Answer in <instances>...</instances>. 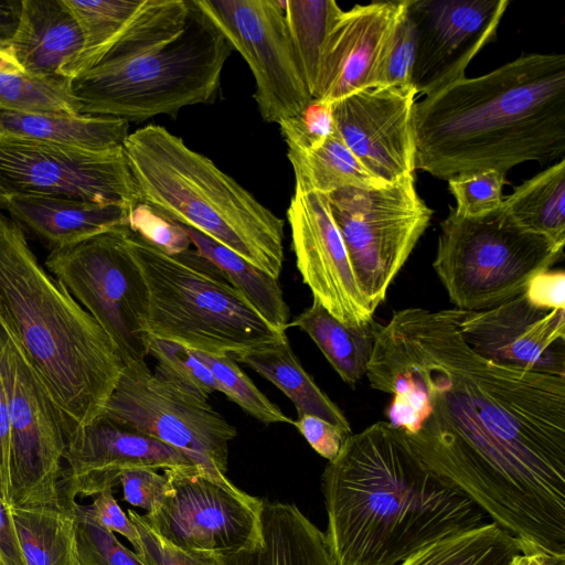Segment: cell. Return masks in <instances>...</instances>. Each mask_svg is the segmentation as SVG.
<instances>
[{
  "instance_id": "7bdbcfd3",
  "label": "cell",
  "mask_w": 565,
  "mask_h": 565,
  "mask_svg": "<svg viewBox=\"0 0 565 565\" xmlns=\"http://www.w3.org/2000/svg\"><path fill=\"white\" fill-rule=\"evenodd\" d=\"M128 227L168 254L190 248L191 241L180 224L143 203L131 210Z\"/></svg>"
},
{
  "instance_id": "74e56055",
  "label": "cell",
  "mask_w": 565,
  "mask_h": 565,
  "mask_svg": "<svg viewBox=\"0 0 565 565\" xmlns=\"http://www.w3.org/2000/svg\"><path fill=\"white\" fill-rule=\"evenodd\" d=\"M148 355L157 361L159 376L206 398L220 392L211 371L182 344L148 334Z\"/></svg>"
},
{
  "instance_id": "4dcf8cb0",
  "label": "cell",
  "mask_w": 565,
  "mask_h": 565,
  "mask_svg": "<svg viewBox=\"0 0 565 565\" xmlns=\"http://www.w3.org/2000/svg\"><path fill=\"white\" fill-rule=\"evenodd\" d=\"M502 206L527 231L565 244V160L535 174L503 198Z\"/></svg>"
},
{
  "instance_id": "bcb514c9",
  "label": "cell",
  "mask_w": 565,
  "mask_h": 565,
  "mask_svg": "<svg viewBox=\"0 0 565 565\" xmlns=\"http://www.w3.org/2000/svg\"><path fill=\"white\" fill-rule=\"evenodd\" d=\"M113 493L114 490L109 489L95 495L92 504H89V509L100 524L109 531L122 535L135 547L139 539L138 532L128 515L117 503Z\"/></svg>"
},
{
  "instance_id": "f546056e",
  "label": "cell",
  "mask_w": 565,
  "mask_h": 565,
  "mask_svg": "<svg viewBox=\"0 0 565 565\" xmlns=\"http://www.w3.org/2000/svg\"><path fill=\"white\" fill-rule=\"evenodd\" d=\"M296 188L328 195L343 188L379 189L387 185L371 173L334 132L319 147L288 150Z\"/></svg>"
},
{
  "instance_id": "816d5d0a",
  "label": "cell",
  "mask_w": 565,
  "mask_h": 565,
  "mask_svg": "<svg viewBox=\"0 0 565 565\" xmlns=\"http://www.w3.org/2000/svg\"><path fill=\"white\" fill-rule=\"evenodd\" d=\"M20 1L0 2V36L11 39L18 24Z\"/></svg>"
},
{
  "instance_id": "30bf717a",
  "label": "cell",
  "mask_w": 565,
  "mask_h": 565,
  "mask_svg": "<svg viewBox=\"0 0 565 565\" xmlns=\"http://www.w3.org/2000/svg\"><path fill=\"white\" fill-rule=\"evenodd\" d=\"M358 285L375 309L430 223L415 175L379 189L343 188L327 195Z\"/></svg>"
},
{
  "instance_id": "d590c367",
  "label": "cell",
  "mask_w": 565,
  "mask_h": 565,
  "mask_svg": "<svg viewBox=\"0 0 565 565\" xmlns=\"http://www.w3.org/2000/svg\"><path fill=\"white\" fill-rule=\"evenodd\" d=\"M211 371L220 392L265 425L292 424V419L266 397L228 354L193 351Z\"/></svg>"
},
{
  "instance_id": "3957f363",
  "label": "cell",
  "mask_w": 565,
  "mask_h": 565,
  "mask_svg": "<svg viewBox=\"0 0 565 565\" xmlns=\"http://www.w3.org/2000/svg\"><path fill=\"white\" fill-rule=\"evenodd\" d=\"M415 167L435 178L564 159L565 54L522 55L416 102Z\"/></svg>"
},
{
  "instance_id": "ba28073f",
  "label": "cell",
  "mask_w": 565,
  "mask_h": 565,
  "mask_svg": "<svg viewBox=\"0 0 565 565\" xmlns=\"http://www.w3.org/2000/svg\"><path fill=\"white\" fill-rule=\"evenodd\" d=\"M440 228L433 267L459 310H486L518 297L564 256V246L525 230L503 206L477 217L450 207Z\"/></svg>"
},
{
  "instance_id": "5b68a950",
  "label": "cell",
  "mask_w": 565,
  "mask_h": 565,
  "mask_svg": "<svg viewBox=\"0 0 565 565\" xmlns=\"http://www.w3.org/2000/svg\"><path fill=\"white\" fill-rule=\"evenodd\" d=\"M122 148L141 203L279 278L284 220L236 180L162 126L135 130Z\"/></svg>"
},
{
  "instance_id": "9f6ffc18",
  "label": "cell",
  "mask_w": 565,
  "mask_h": 565,
  "mask_svg": "<svg viewBox=\"0 0 565 565\" xmlns=\"http://www.w3.org/2000/svg\"><path fill=\"white\" fill-rule=\"evenodd\" d=\"M1 211V210H0Z\"/></svg>"
},
{
  "instance_id": "d6a6232c",
  "label": "cell",
  "mask_w": 565,
  "mask_h": 565,
  "mask_svg": "<svg viewBox=\"0 0 565 565\" xmlns=\"http://www.w3.org/2000/svg\"><path fill=\"white\" fill-rule=\"evenodd\" d=\"M75 17L84 39L82 51L65 72L72 79L96 65L146 0H63Z\"/></svg>"
},
{
  "instance_id": "cb8c5ba5",
  "label": "cell",
  "mask_w": 565,
  "mask_h": 565,
  "mask_svg": "<svg viewBox=\"0 0 565 565\" xmlns=\"http://www.w3.org/2000/svg\"><path fill=\"white\" fill-rule=\"evenodd\" d=\"M10 43L24 74L65 78L66 70L82 51L84 39L63 0H22Z\"/></svg>"
},
{
  "instance_id": "9c48e42d",
  "label": "cell",
  "mask_w": 565,
  "mask_h": 565,
  "mask_svg": "<svg viewBox=\"0 0 565 565\" xmlns=\"http://www.w3.org/2000/svg\"><path fill=\"white\" fill-rule=\"evenodd\" d=\"M102 416L175 448L218 484L235 487L226 471L236 428L209 398L151 372L146 361L124 364Z\"/></svg>"
},
{
  "instance_id": "ab89813d",
  "label": "cell",
  "mask_w": 565,
  "mask_h": 565,
  "mask_svg": "<svg viewBox=\"0 0 565 565\" xmlns=\"http://www.w3.org/2000/svg\"><path fill=\"white\" fill-rule=\"evenodd\" d=\"M415 51L416 33L406 6L380 61L373 87L413 86L412 72Z\"/></svg>"
},
{
  "instance_id": "f6af8a7d",
  "label": "cell",
  "mask_w": 565,
  "mask_h": 565,
  "mask_svg": "<svg viewBox=\"0 0 565 565\" xmlns=\"http://www.w3.org/2000/svg\"><path fill=\"white\" fill-rule=\"evenodd\" d=\"M305 437L311 448L321 457L333 460L348 435L338 426L313 415H302L292 424Z\"/></svg>"
},
{
  "instance_id": "f5cc1de1",
  "label": "cell",
  "mask_w": 565,
  "mask_h": 565,
  "mask_svg": "<svg viewBox=\"0 0 565 565\" xmlns=\"http://www.w3.org/2000/svg\"><path fill=\"white\" fill-rule=\"evenodd\" d=\"M0 72L22 73L23 68L15 58L10 39L0 36Z\"/></svg>"
},
{
  "instance_id": "484cf974",
  "label": "cell",
  "mask_w": 565,
  "mask_h": 565,
  "mask_svg": "<svg viewBox=\"0 0 565 565\" xmlns=\"http://www.w3.org/2000/svg\"><path fill=\"white\" fill-rule=\"evenodd\" d=\"M128 121L106 116H67L0 108V135L88 150L122 146Z\"/></svg>"
},
{
  "instance_id": "f35d334b",
  "label": "cell",
  "mask_w": 565,
  "mask_h": 565,
  "mask_svg": "<svg viewBox=\"0 0 565 565\" xmlns=\"http://www.w3.org/2000/svg\"><path fill=\"white\" fill-rule=\"evenodd\" d=\"M456 200L454 212L463 217L489 214L502 206L505 174L497 170L463 173L447 180Z\"/></svg>"
},
{
  "instance_id": "60d3db41",
  "label": "cell",
  "mask_w": 565,
  "mask_h": 565,
  "mask_svg": "<svg viewBox=\"0 0 565 565\" xmlns=\"http://www.w3.org/2000/svg\"><path fill=\"white\" fill-rule=\"evenodd\" d=\"M127 515L138 532L134 552L143 565H217L215 555L186 551L168 542L154 532L143 514L128 509Z\"/></svg>"
},
{
  "instance_id": "b9f144b4",
  "label": "cell",
  "mask_w": 565,
  "mask_h": 565,
  "mask_svg": "<svg viewBox=\"0 0 565 565\" xmlns=\"http://www.w3.org/2000/svg\"><path fill=\"white\" fill-rule=\"evenodd\" d=\"M278 125L288 150L315 149L335 130L331 104L313 98L300 114Z\"/></svg>"
},
{
  "instance_id": "f1b7e54d",
  "label": "cell",
  "mask_w": 565,
  "mask_h": 565,
  "mask_svg": "<svg viewBox=\"0 0 565 565\" xmlns=\"http://www.w3.org/2000/svg\"><path fill=\"white\" fill-rule=\"evenodd\" d=\"M73 507H9L26 565H75Z\"/></svg>"
},
{
  "instance_id": "7c38bea8",
  "label": "cell",
  "mask_w": 565,
  "mask_h": 565,
  "mask_svg": "<svg viewBox=\"0 0 565 565\" xmlns=\"http://www.w3.org/2000/svg\"><path fill=\"white\" fill-rule=\"evenodd\" d=\"M0 373L11 425L9 507H64L61 481L67 423L18 343L1 326Z\"/></svg>"
},
{
  "instance_id": "ac0fdd59",
  "label": "cell",
  "mask_w": 565,
  "mask_h": 565,
  "mask_svg": "<svg viewBox=\"0 0 565 565\" xmlns=\"http://www.w3.org/2000/svg\"><path fill=\"white\" fill-rule=\"evenodd\" d=\"M460 333L497 364L565 377V308H547L523 292L497 307L460 311Z\"/></svg>"
},
{
  "instance_id": "ee69618b",
  "label": "cell",
  "mask_w": 565,
  "mask_h": 565,
  "mask_svg": "<svg viewBox=\"0 0 565 565\" xmlns=\"http://www.w3.org/2000/svg\"><path fill=\"white\" fill-rule=\"evenodd\" d=\"M119 484L126 502L150 513L162 500L168 479L152 468H130L120 473Z\"/></svg>"
},
{
  "instance_id": "d4e9b609",
  "label": "cell",
  "mask_w": 565,
  "mask_h": 565,
  "mask_svg": "<svg viewBox=\"0 0 565 565\" xmlns=\"http://www.w3.org/2000/svg\"><path fill=\"white\" fill-rule=\"evenodd\" d=\"M278 387L294 404L297 417L313 415L352 434L339 406L317 385L292 351L287 333L276 341L232 355Z\"/></svg>"
},
{
  "instance_id": "d6986e66",
  "label": "cell",
  "mask_w": 565,
  "mask_h": 565,
  "mask_svg": "<svg viewBox=\"0 0 565 565\" xmlns=\"http://www.w3.org/2000/svg\"><path fill=\"white\" fill-rule=\"evenodd\" d=\"M416 96L413 86L366 87L331 104L335 129L347 147L386 184L416 170Z\"/></svg>"
},
{
  "instance_id": "603a6c76",
  "label": "cell",
  "mask_w": 565,
  "mask_h": 565,
  "mask_svg": "<svg viewBox=\"0 0 565 565\" xmlns=\"http://www.w3.org/2000/svg\"><path fill=\"white\" fill-rule=\"evenodd\" d=\"M215 558L217 565H335L324 533L296 504L265 499L257 537Z\"/></svg>"
},
{
  "instance_id": "9a60e30c",
  "label": "cell",
  "mask_w": 565,
  "mask_h": 565,
  "mask_svg": "<svg viewBox=\"0 0 565 565\" xmlns=\"http://www.w3.org/2000/svg\"><path fill=\"white\" fill-rule=\"evenodd\" d=\"M163 473L168 479L164 495L143 516L168 542L217 555L239 550L257 537L262 499L236 486L218 484L194 465Z\"/></svg>"
},
{
  "instance_id": "5bb4252c",
  "label": "cell",
  "mask_w": 565,
  "mask_h": 565,
  "mask_svg": "<svg viewBox=\"0 0 565 565\" xmlns=\"http://www.w3.org/2000/svg\"><path fill=\"white\" fill-rule=\"evenodd\" d=\"M248 64L254 98L265 121L297 116L312 99L280 0H196Z\"/></svg>"
},
{
  "instance_id": "4316f807",
  "label": "cell",
  "mask_w": 565,
  "mask_h": 565,
  "mask_svg": "<svg viewBox=\"0 0 565 565\" xmlns=\"http://www.w3.org/2000/svg\"><path fill=\"white\" fill-rule=\"evenodd\" d=\"M381 323L372 320L360 327H349L335 319L322 305L312 300L289 327L305 331L323 353L328 362L349 384H356L366 375Z\"/></svg>"
},
{
  "instance_id": "e0dca14e",
  "label": "cell",
  "mask_w": 565,
  "mask_h": 565,
  "mask_svg": "<svg viewBox=\"0 0 565 565\" xmlns=\"http://www.w3.org/2000/svg\"><path fill=\"white\" fill-rule=\"evenodd\" d=\"M287 220L296 265L313 300L349 327L374 320V310L358 285L327 195L295 186Z\"/></svg>"
},
{
  "instance_id": "681fc988",
  "label": "cell",
  "mask_w": 565,
  "mask_h": 565,
  "mask_svg": "<svg viewBox=\"0 0 565 565\" xmlns=\"http://www.w3.org/2000/svg\"><path fill=\"white\" fill-rule=\"evenodd\" d=\"M0 559L3 565H26L9 507L0 499Z\"/></svg>"
},
{
  "instance_id": "e575fe53",
  "label": "cell",
  "mask_w": 565,
  "mask_h": 565,
  "mask_svg": "<svg viewBox=\"0 0 565 565\" xmlns=\"http://www.w3.org/2000/svg\"><path fill=\"white\" fill-rule=\"evenodd\" d=\"M0 108L79 116V104L64 77L0 72Z\"/></svg>"
},
{
  "instance_id": "4fadbf2b",
  "label": "cell",
  "mask_w": 565,
  "mask_h": 565,
  "mask_svg": "<svg viewBox=\"0 0 565 565\" xmlns=\"http://www.w3.org/2000/svg\"><path fill=\"white\" fill-rule=\"evenodd\" d=\"M47 195L92 203L140 204L122 146L108 150L0 135V198Z\"/></svg>"
},
{
  "instance_id": "83f0119b",
  "label": "cell",
  "mask_w": 565,
  "mask_h": 565,
  "mask_svg": "<svg viewBox=\"0 0 565 565\" xmlns=\"http://www.w3.org/2000/svg\"><path fill=\"white\" fill-rule=\"evenodd\" d=\"M180 225L195 249L226 275L249 305L271 327L286 332L290 311L278 279L201 232Z\"/></svg>"
},
{
  "instance_id": "7a4b0ae2",
  "label": "cell",
  "mask_w": 565,
  "mask_h": 565,
  "mask_svg": "<svg viewBox=\"0 0 565 565\" xmlns=\"http://www.w3.org/2000/svg\"><path fill=\"white\" fill-rule=\"evenodd\" d=\"M335 565H399L488 523L465 492L430 471L401 430L379 420L344 440L321 477Z\"/></svg>"
},
{
  "instance_id": "c3c4849f",
  "label": "cell",
  "mask_w": 565,
  "mask_h": 565,
  "mask_svg": "<svg viewBox=\"0 0 565 565\" xmlns=\"http://www.w3.org/2000/svg\"><path fill=\"white\" fill-rule=\"evenodd\" d=\"M0 476L8 500L11 503V425L3 380L0 373Z\"/></svg>"
},
{
  "instance_id": "8d00e7d4",
  "label": "cell",
  "mask_w": 565,
  "mask_h": 565,
  "mask_svg": "<svg viewBox=\"0 0 565 565\" xmlns=\"http://www.w3.org/2000/svg\"><path fill=\"white\" fill-rule=\"evenodd\" d=\"M75 514V565H143L136 553L118 541L94 516L89 505L77 502Z\"/></svg>"
},
{
  "instance_id": "8992f818",
  "label": "cell",
  "mask_w": 565,
  "mask_h": 565,
  "mask_svg": "<svg viewBox=\"0 0 565 565\" xmlns=\"http://www.w3.org/2000/svg\"><path fill=\"white\" fill-rule=\"evenodd\" d=\"M232 46L190 0L183 30L143 52L102 60L71 79L81 115L143 121L210 102Z\"/></svg>"
},
{
  "instance_id": "836d02e7",
  "label": "cell",
  "mask_w": 565,
  "mask_h": 565,
  "mask_svg": "<svg viewBox=\"0 0 565 565\" xmlns=\"http://www.w3.org/2000/svg\"><path fill=\"white\" fill-rule=\"evenodd\" d=\"M287 28L311 97L327 35L343 11L333 0L280 1Z\"/></svg>"
},
{
  "instance_id": "44dd1931",
  "label": "cell",
  "mask_w": 565,
  "mask_h": 565,
  "mask_svg": "<svg viewBox=\"0 0 565 565\" xmlns=\"http://www.w3.org/2000/svg\"><path fill=\"white\" fill-rule=\"evenodd\" d=\"M407 1H374L341 12L327 35L313 99L332 104L373 87L380 61Z\"/></svg>"
},
{
  "instance_id": "1f68e13d",
  "label": "cell",
  "mask_w": 565,
  "mask_h": 565,
  "mask_svg": "<svg viewBox=\"0 0 565 565\" xmlns=\"http://www.w3.org/2000/svg\"><path fill=\"white\" fill-rule=\"evenodd\" d=\"M520 553L518 540L491 521L430 543L399 565H509Z\"/></svg>"
},
{
  "instance_id": "11a10c76",
  "label": "cell",
  "mask_w": 565,
  "mask_h": 565,
  "mask_svg": "<svg viewBox=\"0 0 565 565\" xmlns=\"http://www.w3.org/2000/svg\"><path fill=\"white\" fill-rule=\"evenodd\" d=\"M0 565H3L2 561L0 559Z\"/></svg>"
},
{
  "instance_id": "2e32d148",
  "label": "cell",
  "mask_w": 565,
  "mask_h": 565,
  "mask_svg": "<svg viewBox=\"0 0 565 565\" xmlns=\"http://www.w3.org/2000/svg\"><path fill=\"white\" fill-rule=\"evenodd\" d=\"M509 0H408L416 33L412 85L427 96L466 77L471 60L495 39Z\"/></svg>"
},
{
  "instance_id": "ffe728a7",
  "label": "cell",
  "mask_w": 565,
  "mask_h": 565,
  "mask_svg": "<svg viewBox=\"0 0 565 565\" xmlns=\"http://www.w3.org/2000/svg\"><path fill=\"white\" fill-rule=\"evenodd\" d=\"M181 451L105 417L77 427L67 436L61 495L72 507L77 497H92L119 484L130 468L166 470L192 466Z\"/></svg>"
},
{
  "instance_id": "7402d4cb",
  "label": "cell",
  "mask_w": 565,
  "mask_h": 565,
  "mask_svg": "<svg viewBox=\"0 0 565 565\" xmlns=\"http://www.w3.org/2000/svg\"><path fill=\"white\" fill-rule=\"evenodd\" d=\"M6 210L24 232L50 252L75 245L119 226H128L132 209L120 203H92L47 195L0 198Z\"/></svg>"
},
{
  "instance_id": "f907efd6",
  "label": "cell",
  "mask_w": 565,
  "mask_h": 565,
  "mask_svg": "<svg viewBox=\"0 0 565 565\" xmlns=\"http://www.w3.org/2000/svg\"><path fill=\"white\" fill-rule=\"evenodd\" d=\"M509 565H565V555L550 554L539 548L524 550Z\"/></svg>"
},
{
  "instance_id": "277c9868",
  "label": "cell",
  "mask_w": 565,
  "mask_h": 565,
  "mask_svg": "<svg viewBox=\"0 0 565 565\" xmlns=\"http://www.w3.org/2000/svg\"><path fill=\"white\" fill-rule=\"evenodd\" d=\"M0 326L40 377L68 434L103 415L124 363L106 332L41 266L22 228L2 212Z\"/></svg>"
},
{
  "instance_id": "52a82bcc",
  "label": "cell",
  "mask_w": 565,
  "mask_h": 565,
  "mask_svg": "<svg viewBox=\"0 0 565 565\" xmlns=\"http://www.w3.org/2000/svg\"><path fill=\"white\" fill-rule=\"evenodd\" d=\"M126 242L148 288V334L192 351L234 355L286 333L271 327L196 249L168 254L129 227Z\"/></svg>"
},
{
  "instance_id": "db71d44e",
  "label": "cell",
  "mask_w": 565,
  "mask_h": 565,
  "mask_svg": "<svg viewBox=\"0 0 565 565\" xmlns=\"http://www.w3.org/2000/svg\"><path fill=\"white\" fill-rule=\"evenodd\" d=\"M0 499L8 505V500H7V497H6V493H4L1 476H0Z\"/></svg>"
},
{
  "instance_id": "6da1fadb",
  "label": "cell",
  "mask_w": 565,
  "mask_h": 565,
  "mask_svg": "<svg viewBox=\"0 0 565 565\" xmlns=\"http://www.w3.org/2000/svg\"><path fill=\"white\" fill-rule=\"evenodd\" d=\"M457 308H406L382 324L366 375L388 423L435 475L524 548L565 555V377L477 354Z\"/></svg>"
},
{
  "instance_id": "8fae6325",
  "label": "cell",
  "mask_w": 565,
  "mask_h": 565,
  "mask_svg": "<svg viewBox=\"0 0 565 565\" xmlns=\"http://www.w3.org/2000/svg\"><path fill=\"white\" fill-rule=\"evenodd\" d=\"M119 226L50 252L46 270L61 281L114 343L124 364L148 356L149 297Z\"/></svg>"
},
{
  "instance_id": "7dc6e473",
  "label": "cell",
  "mask_w": 565,
  "mask_h": 565,
  "mask_svg": "<svg viewBox=\"0 0 565 565\" xmlns=\"http://www.w3.org/2000/svg\"><path fill=\"white\" fill-rule=\"evenodd\" d=\"M524 294L536 305L547 308H565V273L548 269L535 276Z\"/></svg>"
}]
</instances>
